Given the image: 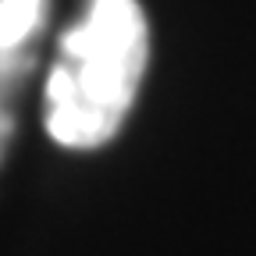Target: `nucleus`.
<instances>
[{
  "mask_svg": "<svg viewBox=\"0 0 256 256\" xmlns=\"http://www.w3.org/2000/svg\"><path fill=\"white\" fill-rule=\"evenodd\" d=\"M146 57L150 32L139 0H86L46 78L50 139L68 150L110 142L136 104Z\"/></svg>",
  "mask_w": 256,
  "mask_h": 256,
  "instance_id": "1",
  "label": "nucleus"
},
{
  "mask_svg": "<svg viewBox=\"0 0 256 256\" xmlns=\"http://www.w3.org/2000/svg\"><path fill=\"white\" fill-rule=\"evenodd\" d=\"M46 0H0V78L14 75L22 64V46L43 22Z\"/></svg>",
  "mask_w": 256,
  "mask_h": 256,
  "instance_id": "2",
  "label": "nucleus"
},
{
  "mask_svg": "<svg viewBox=\"0 0 256 256\" xmlns=\"http://www.w3.org/2000/svg\"><path fill=\"white\" fill-rule=\"evenodd\" d=\"M8 136V118H4V110H0V139Z\"/></svg>",
  "mask_w": 256,
  "mask_h": 256,
  "instance_id": "3",
  "label": "nucleus"
}]
</instances>
